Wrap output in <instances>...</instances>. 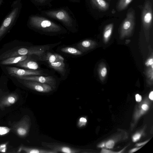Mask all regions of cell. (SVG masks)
Returning <instances> with one entry per match:
<instances>
[{
    "mask_svg": "<svg viewBox=\"0 0 153 153\" xmlns=\"http://www.w3.org/2000/svg\"><path fill=\"white\" fill-rule=\"evenodd\" d=\"M142 108L143 110L146 111L148 109L149 107L147 105L144 104L142 105Z\"/></svg>",
    "mask_w": 153,
    "mask_h": 153,
    "instance_id": "32",
    "label": "cell"
},
{
    "mask_svg": "<svg viewBox=\"0 0 153 153\" xmlns=\"http://www.w3.org/2000/svg\"><path fill=\"white\" fill-rule=\"evenodd\" d=\"M39 0L42 1V0Z\"/></svg>",
    "mask_w": 153,
    "mask_h": 153,
    "instance_id": "38",
    "label": "cell"
},
{
    "mask_svg": "<svg viewBox=\"0 0 153 153\" xmlns=\"http://www.w3.org/2000/svg\"><path fill=\"white\" fill-rule=\"evenodd\" d=\"M15 77L21 79L34 81L47 84L51 85L53 89H55L56 88V79L54 77L52 76L45 77L42 76H31Z\"/></svg>",
    "mask_w": 153,
    "mask_h": 153,
    "instance_id": "9",
    "label": "cell"
},
{
    "mask_svg": "<svg viewBox=\"0 0 153 153\" xmlns=\"http://www.w3.org/2000/svg\"><path fill=\"white\" fill-rule=\"evenodd\" d=\"M141 10V25L145 32H148L152 26L153 20V0H145L139 7Z\"/></svg>",
    "mask_w": 153,
    "mask_h": 153,
    "instance_id": "1",
    "label": "cell"
},
{
    "mask_svg": "<svg viewBox=\"0 0 153 153\" xmlns=\"http://www.w3.org/2000/svg\"><path fill=\"white\" fill-rule=\"evenodd\" d=\"M141 147H140L138 148H133L129 152L130 153H133L135 152L140 149Z\"/></svg>",
    "mask_w": 153,
    "mask_h": 153,
    "instance_id": "33",
    "label": "cell"
},
{
    "mask_svg": "<svg viewBox=\"0 0 153 153\" xmlns=\"http://www.w3.org/2000/svg\"><path fill=\"white\" fill-rule=\"evenodd\" d=\"M141 134L139 133L134 134L133 137L132 139L133 141L135 142L138 140L140 138Z\"/></svg>",
    "mask_w": 153,
    "mask_h": 153,
    "instance_id": "28",
    "label": "cell"
},
{
    "mask_svg": "<svg viewBox=\"0 0 153 153\" xmlns=\"http://www.w3.org/2000/svg\"><path fill=\"white\" fill-rule=\"evenodd\" d=\"M28 57V55H27L13 56L2 61L1 64L6 65L17 63L27 59Z\"/></svg>",
    "mask_w": 153,
    "mask_h": 153,
    "instance_id": "14",
    "label": "cell"
},
{
    "mask_svg": "<svg viewBox=\"0 0 153 153\" xmlns=\"http://www.w3.org/2000/svg\"><path fill=\"white\" fill-rule=\"evenodd\" d=\"M18 80H19V82L25 86L38 92L47 93L52 90V87L47 84L20 79Z\"/></svg>",
    "mask_w": 153,
    "mask_h": 153,
    "instance_id": "5",
    "label": "cell"
},
{
    "mask_svg": "<svg viewBox=\"0 0 153 153\" xmlns=\"http://www.w3.org/2000/svg\"><path fill=\"white\" fill-rule=\"evenodd\" d=\"M48 47L45 45L28 48H22L10 52L5 54L3 56L4 58H6L14 56L33 54L41 56L44 54L46 51L48 49Z\"/></svg>",
    "mask_w": 153,
    "mask_h": 153,
    "instance_id": "3",
    "label": "cell"
},
{
    "mask_svg": "<svg viewBox=\"0 0 153 153\" xmlns=\"http://www.w3.org/2000/svg\"><path fill=\"white\" fill-rule=\"evenodd\" d=\"M107 73V70L105 67H103L100 69L99 73L101 77L104 78L106 76Z\"/></svg>",
    "mask_w": 153,
    "mask_h": 153,
    "instance_id": "25",
    "label": "cell"
},
{
    "mask_svg": "<svg viewBox=\"0 0 153 153\" xmlns=\"http://www.w3.org/2000/svg\"><path fill=\"white\" fill-rule=\"evenodd\" d=\"M102 153H117V152H113L111 150H109L108 149H102L101 152Z\"/></svg>",
    "mask_w": 153,
    "mask_h": 153,
    "instance_id": "30",
    "label": "cell"
},
{
    "mask_svg": "<svg viewBox=\"0 0 153 153\" xmlns=\"http://www.w3.org/2000/svg\"><path fill=\"white\" fill-rule=\"evenodd\" d=\"M49 64L51 68L58 71L62 75H64L66 70L64 61H59Z\"/></svg>",
    "mask_w": 153,
    "mask_h": 153,
    "instance_id": "16",
    "label": "cell"
},
{
    "mask_svg": "<svg viewBox=\"0 0 153 153\" xmlns=\"http://www.w3.org/2000/svg\"><path fill=\"white\" fill-rule=\"evenodd\" d=\"M19 8H14L3 21L0 27V38L11 26L18 13Z\"/></svg>",
    "mask_w": 153,
    "mask_h": 153,
    "instance_id": "10",
    "label": "cell"
},
{
    "mask_svg": "<svg viewBox=\"0 0 153 153\" xmlns=\"http://www.w3.org/2000/svg\"><path fill=\"white\" fill-rule=\"evenodd\" d=\"M22 151H23L27 153H57L56 152L52 150L23 146L19 148L18 152H20Z\"/></svg>",
    "mask_w": 153,
    "mask_h": 153,
    "instance_id": "12",
    "label": "cell"
},
{
    "mask_svg": "<svg viewBox=\"0 0 153 153\" xmlns=\"http://www.w3.org/2000/svg\"><path fill=\"white\" fill-rule=\"evenodd\" d=\"M44 59L48 61V63H52L59 61H64V58L61 55L57 53H48L45 56Z\"/></svg>",
    "mask_w": 153,
    "mask_h": 153,
    "instance_id": "18",
    "label": "cell"
},
{
    "mask_svg": "<svg viewBox=\"0 0 153 153\" xmlns=\"http://www.w3.org/2000/svg\"><path fill=\"white\" fill-rule=\"evenodd\" d=\"M31 124L30 117L28 116H26L15 125L14 129L19 136L25 137L28 134Z\"/></svg>",
    "mask_w": 153,
    "mask_h": 153,
    "instance_id": "8",
    "label": "cell"
},
{
    "mask_svg": "<svg viewBox=\"0 0 153 153\" xmlns=\"http://www.w3.org/2000/svg\"><path fill=\"white\" fill-rule=\"evenodd\" d=\"M114 145V142L112 140H110L105 144V146L107 148L111 149L112 148Z\"/></svg>",
    "mask_w": 153,
    "mask_h": 153,
    "instance_id": "26",
    "label": "cell"
},
{
    "mask_svg": "<svg viewBox=\"0 0 153 153\" xmlns=\"http://www.w3.org/2000/svg\"><path fill=\"white\" fill-rule=\"evenodd\" d=\"M7 143L0 145V152H5L7 150Z\"/></svg>",
    "mask_w": 153,
    "mask_h": 153,
    "instance_id": "27",
    "label": "cell"
},
{
    "mask_svg": "<svg viewBox=\"0 0 153 153\" xmlns=\"http://www.w3.org/2000/svg\"><path fill=\"white\" fill-rule=\"evenodd\" d=\"M61 50L62 52L75 55H79L82 54V51L74 48L66 47L62 48Z\"/></svg>",
    "mask_w": 153,
    "mask_h": 153,
    "instance_id": "21",
    "label": "cell"
},
{
    "mask_svg": "<svg viewBox=\"0 0 153 153\" xmlns=\"http://www.w3.org/2000/svg\"><path fill=\"white\" fill-rule=\"evenodd\" d=\"M105 144L104 143H100L99 145H98V146L99 147L103 148L105 146Z\"/></svg>",
    "mask_w": 153,
    "mask_h": 153,
    "instance_id": "36",
    "label": "cell"
},
{
    "mask_svg": "<svg viewBox=\"0 0 153 153\" xmlns=\"http://www.w3.org/2000/svg\"><path fill=\"white\" fill-rule=\"evenodd\" d=\"M136 23V13L132 7L127 10L126 16L121 23L119 31L122 36H128L131 34L134 30Z\"/></svg>",
    "mask_w": 153,
    "mask_h": 153,
    "instance_id": "2",
    "label": "cell"
},
{
    "mask_svg": "<svg viewBox=\"0 0 153 153\" xmlns=\"http://www.w3.org/2000/svg\"><path fill=\"white\" fill-rule=\"evenodd\" d=\"M6 69L8 74L11 76H22L33 75H41L43 73L40 71L34 70H25L15 67H8Z\"/></svg>",
    "mask_w": 153,
    "mask_h": 153,
    "instance_id": "7",
    "label": "cell"
},
{
    "mask_svg": "<svg viewBox=\"0 0 153 153\" xmlns=\"http://www.w3.org/2000/svg\"><path fill=\"white\" fill-rule=\"evenodd\" d=\"M93 8L99 11L105 12L109 8V4L105 0H90Z\"/></svg>",
    "mask_w": 153,
    "mask_h": 153,
    "instance_id": "11",
    "label": "cell"
},
{
    "mask_svg": "<svg viewBox=\"0 0 153 153\" xmlns=\"http://www.w3.org/2000/svg\"><path fill=\"white\" fill-rule=\"evenodd\" d=\"M30 23L34 27L47 32H57L61 29L57 25L48 20L38 16L32 17Z\"/></svg>",
    "mask_w": 153,
    "mask_h": 153,
    "instance_id": "4",
    "label": "cell"
},
{
    "mask_svg": "<svg viewBox=\"0 0 153 153\" xmlns=\"http://www.w3.org/2000/svg\"><path fill=\"white\" fill-rule=\"evenodd\" d=\"M133 0H118L116 8L118 12H121L126 9Z\"/></svg>",
    "mask_w": 153,
    "mask_h": 153,
    "instance_id": "20",
    "label": "cell"
},
{
    "mask_svg": "<svg viewBox=\"0 0 153 153\" xmlns=\"http://www.w3.org/2000/svg\"><path fill=\"white\" fill-rule=\"evenodd\" d=\"M114 27V24L109 23L106 25L104 28L103 32V38L104 41L106 42H108L112 33Z\"/></svg>",
    "mask_w": 153,
    "mask_h": 153,
    "instance_id": "19",
    "label": "cell"
},
{
    "mask_svg": "<svg viewBox=\"0 0 153 153\" xmlns=\"http://www.w3.org/2000/svg\"><path fill=\"white\" fill-rule=\"evenodd\" d=\"M10 129L6 127L0 126V135H4L8 133Z\"/></svg>",
    "mask_w": 153,
    "mask_h": 153,
    "instance_id": "24",
    "label": "cell"
},
{
    "mask_svg": "<svg viewBox=\"0 0 153 153\" xmlns=\"http://www.w3.org/2000/svg\"><path fill=\"white\" fill-rule=\"evenodd\" d=\"M109 2H110L111 0H107Z\"/></svg>",
    "mask_w": 153,
    "mask_h": 153,
    "instance_id": "37",
    "label": "cell"
},
{
    "mask_svg": "<svg viewBox=\"0 0 153 153\" xmlns=\"http://www.w3.org/2000/svg\"><path fill=\"white\" fill-rule=\"evenodd\" d=\"M55 16L58 19L65 22H68V17L65 12L59 11L55 13Z\"/></svg>",
    "mask_w": 153,
    "mask_h": 153,
    "instance_id": "22",
    "label": "cell"
},
{
    "mask_svg": "<svg viewBox=\"0 0 153 153\" xmlns=\"http://www.w3.org/2000/svg\"><path fill=\"white\" fill-rule=\"evenodd\" d=\"M153 59L152 58L148 59L145 63V65L147 66H151L153 65Z\"/></svg>",
    "mask_w": 153,
    "mask_h": 153,
    "instance_id": "29",
    "label": "cell"
},
{
    "mask_svg": "<svg viewBox=\"0 0 153 153\" xmlns=\"http://www.w3.org/2000/svg\"><path fill=\"white\" fill-rule=\"evenodd\" d=\"M18 99L17 96L12 94L4 97L0 101V107L8 106L14 104Z\"/></svg>",
    "mask_w": 153,
    "mask_h": 153,
    "instance_id": "13",
    "label": "cell"
},
{
    "mask_svg": "<svg viewBox=\"0 0 153 153\" xmlns=\"http://www.w3.org/2000/svg\"><path fill=\"white\" fill-rule=\"evenodd\" d=\"M87 120L86 119L83 117H82L79 118L78 120L77 125L79 127H82L85 125Z\"/></svg>",
    "mask_w": 153,
    "mask_h": 153,
    "instance_id": "23",
    "label": "cell"
},
{
    "mask_svg": "<svg viewBox=\"0 0 153 153\" xmlns=\"http://www.w3.org/2000/svg\"><path fill=\"white\" fill-rule=\"evenodd\" d=\"M149 98L151 100H153V91H152L149 94Z\"/></svg>",
    "mask_w": 153,
    "mask_h": 153,
    "instance_id": "35",
    "label": "cell"
},
{
    "mask_svg": "<svg viewBox=\"0 0 153 153\" xmlns=\"http://www.w3.org/2000/svg\"><path fill=\"white\" fill-rule=\"evenodd\" d=\"M17 66L32 70H35L39 67L38 64L35 61L30 60L28 58L17 63Z\"/></svg>",
    "mask_w": 153,
    "mask_h": 153,
    "instance_id": "15",
    "label": "cell"
},
{
    "mask_svg": "<svg viewBox=\"0 0 153 153\" xmlns=\"http://www.w3.org/2000/svg\"><path fill=\"white\" fill-rule=\"evenodd\" d=\"M136 100L137 102H140L142 100V97L139 94H137L136 95Z\"/></svg>",
    "mask_w": 153,
    "mask_h": 153,
    "instance_id": "31",
    "label": "cell"
},
{
    "mask_svg": "<svg viewBox=\"0 0 153 153\" xmlns=\"http://www.w3.org/2000/svg\"><path fill=\"white\" fill-rule=\"evenodd\" d=\"M149 140L144 141L143 142H141L139 143H138L137 144H136V146H142L143 145H144L145 144H146V143H147L148 141Z\"/></svg>",
    "mask_w": 153,
    "mask_h": 153,
    "instance_id": "34",
    "label": "cell"
},
{
    "mask_svg": "<svg viewBox=\"0 0 153 153\" xmlns=\"http://www.w3.org/2000/svg\"><path fill=\"white\" fill-rule=\"evenodd\" d=\"M94 44V42L92 41L86 39L79 43L76 46L81 51H85L92 48Z\"/></svg>",
    "mask_w": 153,
    "mask_h": 153,
    "instance_id": "17",
    "label": "cell"
},
{
    "mask_svg": "<svg viewBox=\"0 0 153 153\" xmlns=\"http://www.w3.org/2000/svg\"><path fill=\"white\" fill-rule=\"evenodd\" d=\"M42 144L57 153L60 152L66 153H77L80 152L81 151L80 149L74 148L66 144L57 143L42 142Z\"/></svg>",
    "mask_w": 153,
    "mask_h": 153,
    "instance_id": "6",
    "label": "cell"
}]
</instances>
